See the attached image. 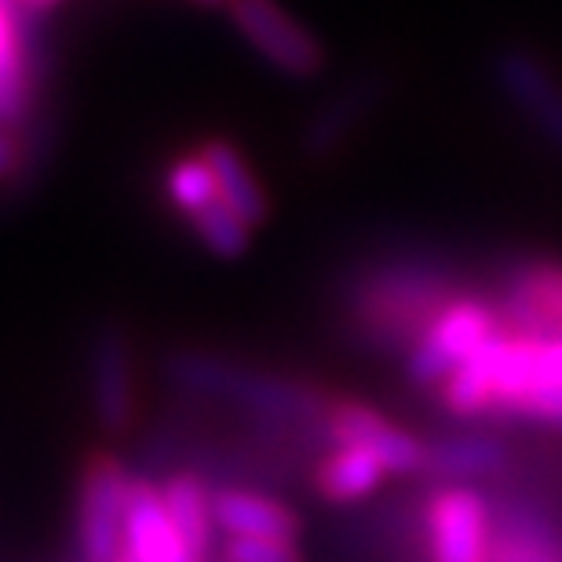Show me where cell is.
I'll return each instance as SVG.
<instances>
[{
	"mask_svg": "<svg viewBox=\"0 0 562 562\" xmlns=\"http://www.w3.org/2000/svg\"><path fill=\"white\" fill-rule=\"evenodd\" d=\"M198 150L205 154L212 176H216L220 198L227 201L252 231L263 227V223L271 220V198H267L263 183L256 179L252 165L245 161V154L231 139H205Z\"/></svg>",
	"mask_w": 562,
	"mask_h": 562,
	"instance_id": "16",
	"label": "cell"
},
{
	"mask_svg": "<svg viewBox=\"0 0 562 562\" xmlns=\"http://www.w3.org/2000/svg\"><path fill=\"white\" fill-rule=\"evenodd\" d=\"M508 449L493 435H446L427 442L424 475L446 482H475L493 479L508 468Z\"/></svg>",
	"mask_w": 562,
	"mask_h": 562,
	"instance_id": "15",
	"label": "cell"
},
{
	"mask_svg": "<svg viewBox=\"0 0 562 562\" xmlns=\"http://www.w3.org/2000/svg\"><path fill=\"white\" fill-rule=\"evenodd\" d=\"M165 508L172 515L179 537L201 562H212V537H216V519H212V493L205 490L194 471H176L161 482Z\"/></svg>",
	"mask_w": 562,
	"mask_h": 562,
	"instance_id": "17",
	"label": "cell"
},
{
	"mask_svg": "<svg viewBox=\"0 0 562 562\" xmlns=\"http://www.w3.org/2000/svg\"><path fill=\"white\" fill-rule=\"evenodd\" d=\"M358 95H347V99H336L322 110L318 117H314V125L307 132V150L311 154H329V146H336L344 139V132L351 128V121L358 117Z\"/></svg>",
	"mask_w": 562,
	"mask_h": 562,
	"instance_id": "22",
	"label": "cell"
},
{
	"mask_svg": "<svg viewBox=\"0 0 562 562\" xmlns=\"http://www.w3.org/2000/svg\"><path fill=\"white\" fill-rule=\"evenodd\" d=\"M460 289L435 267H387L362 281L355 296V325L369 344L409 355Z\"/></svg>",
	"mask_w": 562,
	"mask_h": 562,
	"instance_id": "2",
	"label": "cell"
},
{
	"mask_svg": "<svg viewBox=\"0 0 562 562\" xmlns=\"http://www.w3.org/2000/svg\"><path fill=\"white\" fill-rule=\"evenodd\" d=\"M486 562H562L559 515L522 497L508 501L493 512Z\"/></svg>",
	"mask_w": 562,
	"mask_h": 562,
	"instance_id": "12",
	"label": "cell"
},
{
	"mask_svg": "<svg viewBox=\"0 0 562 562\" xmlns=\"http://www.w3.org/2000/svg\"><path fill=\"white\" fill-rule=\"evenodd\" d=\"M165 198L183 220H194L201 209H209L212 201H220L216 176L205 161V154H183L165 168Z\"/></svg>",
	"mask_w": 562,
	"mask_h": 562,
	"instance_id": "20",
	"label": "cell"
},
{
	"mask_svg": "<svg viewBox=\"0 0 562 562\" xmlns=\"http://www.w3.org/2000/svg\"><path fill=\"white\" fill-rule=\"evenodd\" d=\"M15 0H0V125H15L30 110V52Z\"/></svg>",
	"mask_w": 562,
	"mask_h": 562,
	"instance_id": "18",
	"label": "cell"
},
{
	"mask_svg": "<svg viewBox=\"0 0 562 562\" xmlns=\"http://www.w3.org/2000/svg\"><path fill=\"white\" fill-rule=\"evenodd\" d=\"M198 8H227V0H194Z\"/></svg>",
	"mask_w": 562,
	"mask_h": 562,
	"instance_id": "26",
	"label": "cell"
},
{
	"mask_svg": "<svg viewBox=\"0 0 562 562\" xmlns=\"http://www.w3.org/2000/svg\"><path fill=\"white\" fill-rule=\"evenodd\" d=\"M19 165H22V146H19V139H11L8 132H0V179L15 176Z\"/></svg>",
	"mask_w": 562,
	"mask_h": 562,
	"instance_id": "24",
	"label": "cell"
},
{
	"mask_svg": "<svg viewBox=\"0 0 562 562\" xmlns=\"http://www.w3.org/2000/svg\"><path fill=\"white\" fill-rule=\"evenodd\" d=\"M187 227L201 249L216 256V260H241L252 245V227L223 198L212 201L209 209H201L194 220H187Z\"/></svg>",
	"mask_w": 562,
	"mask_h": 562,
	"instance_id": "21",
	"label": "cell"
},
{
	"mask_svg": "<svg viewBox=\"0 0 562 562\" xmlns=\"http://www.w3.org/2000/svg\"><path fill=\"white\" fill-rule=\"evenodd\" d=\"M223 559L231 562H303L296 541L285 537H227Z\"/></svg>",
	"mask_w": 562,
	"mask_h": 562,
	"instance_id": "23",
	"label": "cell"
},
{
	"mask_svg": "<svg viewBox=\"0 0 562 562\" xmlns=\"http://www.w3.org/2000/svg\"><path fill=\"white\" fill-rule=\"evenodd\" d=\"M88 402L106 438L125 435L136 420V366L125 329L103 325L88 347Z\"/></svg>",
	"mask_w": 562,
	"mask_h": 562,
	"instance_id": "11",
	"label": "cell"
},
{
	"mask_svg": "<svg viewBox=\"0 0 562 562\" xmlns=\"http://www.w3.org/2000/svg\"><path fill=\"white\" fill-rule=\"evenodd\" d=\"M322 427L333 446H355L373 453L387 475H424L427 442L409 435L406 427L391 424L384 413L347 395H329L322 409Z\"/></svg>",
	"mask_w": 562,
	"mask_h": 562,
	"instance_id": "6",
	"label": "cell"
},
{
	"mask_svg": "<svg viewBox=\"0 0 562 562\" xmlns=\"http://www.w3.org/2000/svg\"><path fill=\"white\" fill-rule=\"evenodd\" d=\"M431 562H486L493 508L471 482H446L424 508Z\"/></svg>",
	"mask_w": 562,
	"mask_h": 562,
	"instance_id": "9",
	"label": "cell"
},
{
	"mask_svg": "<svg viewBox=\"0 0 562 562\" xmlns=\"http://www.w3.org/2000/svg\"><path fill=\"white\" fill-rule=\"evenodd\" d=\"M504 329L526 336H562V260L530 256L501 274L493 296Z\"/></svg>",
	"mask_w": 562,
	"mask_h": 562,
	"instance_id": "10",
	"label": "cell"
},
{
	"mask_svg": "<svg viewBox=\"0 0 562 562\" xmlns=\"http://www.w3.org/2000/svg\"><path fill=\"white\" fill-rule=\"evenodd\" d=\"M504 329L497 303L486 296H471L460 292L438 311V318L427 325V333L413 344L406 355V376L413 387L438 391V384L453 373V369L479 351L490 336Z\"/></svg>",
	"mask_w": 562,
	"mask_h": 562,
	"instance_id": "4",
	"label": "cell"
},
{
	"mask_svg": "<svg viewBox=\"0 0 562 562\" xmlns=\"http://www.w3.org/2000/svg\"><path fill=\"white\" fill-rule=\"evenodd\" d=\"M165 373L176 387L223 402H241L245 409L267 413V417H322L325 398H329L292 376L263 373V369L205 351H176L165 362Z\"/></svg>",
	"mask_w": 562,
	"mask_h": 562,
	"instance_id": "3",
	"label": "cell"
},
{
	"mask_svg": "<svg viewBox=\"0 0 562 562\" xmlns=\"http://www.w3.org/2000/svg\"><path fill=\"white\" fill-rule=\"evenodd\" d=\"M493 81L533 136L562 154V77L555 66L530 48H504L493 59Z\"/></svg>",
	"mask_w": 562,
	"mask_h": 562,
	"instance_id": "8",
	"label": "cell"
},
{
	"mask_svg": "<svg viewBox=\"0 0 562 562\" xmlns=\"http://www.w3.org/2000/svg\"><path fill=\"white\" fill-rule=\"evenodd\" d=\"M227 15L245 44L285 77H314L325 66L322 44L314 33L289 15L278 0H227Z\"/></svg>",
	"mask_w": 562,
	"mask_h": 562,
	"instance_id": "7",
	"label": "cell"
},
{
	"mask_svg": "<svg viewBox=\"0 0 562 562\" xmlns=\"http://www.w3.org/2000/svg\"><path fill=\"white\" fill-rule=\"evenodd\" d=\"M125 552L139 562H201L179 537L172 515L165 508L161 486L136 479L128 497V519H125Z\"/></svg>",
	"mask_w": 562,
	"mask_h": 562,
	"instance_id": "13",
	"label": "cell"
},
{
	"mask_svg": "<svg viewBox=\"0 0 562 562\" xmlns=\"http://www.w3.org/2000/svg\"><path fill=\"white\" fill-rule=\"evenodd\" d=\"M22 11H52L55 4H63V0H15Z\"/></svg>",
	"mask_w": 562,
	"mask_h": 562,
	"instance_id": "25",
	"label": "cell"
},
{
	"mask_svg": "<svg viewBox=\"0 0 562 562\" xmlns=\"http://www.w3.org/2000/svg\"><path fill=\"white\" fill-rule=\"evenodd\" d=\"M212 519L227 537H300V515L274 497L249 490H220L212 493Z\"/></svg>",
	"mask_w": 562,
	"mask_h": 562,
	"instance_id": "14",
	"label": "cell"
},
{
	"mask_svg": "<svg viewBox=\"0 0 562 562\" xmlns=\"http://www.w3.org/2000/svg\"><path fill=\"white\" fill-rule=\"evenodd\" d=\"M121 562H139L136 555H132V552H125V555H121Z\"/></svg>",
	"mask_w": 562,
	"mask_h": 562,
	"instance_id": "27",
	"label": "cell"
},
{
	"mask_svg": "<svg viewBox=\"0 0 562 562\" xmlns=\"http://www.w3.org/2000/svg\"><path fill=\"white\" fill-rule=\"evenodd\" d=\"M132 482L136 479L110 449H95L85 457L81 482H77V555L81 562H121L125 555Z\"/></svg>",
	"mask_w": 562,
	"mask_h": 562,
	"instance_id": "5",
	"label": "cell"
},
{
	"mask_svg": "<svg viewBox=\"0 0 562 562\" xmlns=\"http://www.w3.org/2000/svg\"><path fill=\"white\" fill-rule=\"evenodd\" d=\"M387 479V468L373 453L355 446H336L329 457L314 471V490L329 504H355L376 493L380 482Z\"/></svg>",
	"mask_w": 562,
	"mask_h": 562,
	"instance_id": "19",
	"label": "cell"
},
{
	"mask_svg": "<svg viewBox=\"0 0 562 562\" xmlns=\"http://www.w3.org/2000/svg\"><path fill=\"white\" fill-rule=\"evenodd\" d=\"M438 402L457 420L497 417L562 431V336L501 329L438 384Z\"/></svg>",
	"mask_w": 562,
	"mask_h": 562,
	"instance_id": "1",
	"label": "cell"
},
{
	"mask_svg": "<svg viewBox=\"0 0 562 562\" xmlns=\"http://www.w3.org/2000/svg\"><path fill=\"white\" fill-rule=\"evenodd\" d=\"M212 562H231V559H212Z\"/></svg>",
	"mask_w": 562,
	"mask_h": 562,
	"instance_id": "28",
	"label": "cell"
}]
</instances>
